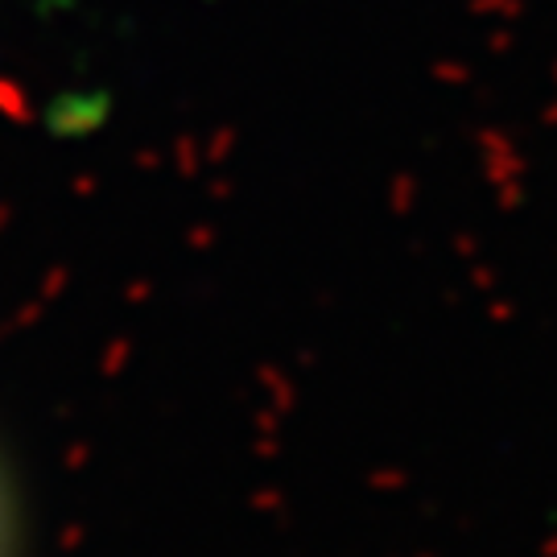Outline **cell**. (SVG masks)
I'll list each match as a JSON object with an SVG mask.
<instances>
[{
  "instance_id": "1",
  "label": "cell",
  "mask_w": 557,
  "mask_h": 557,
  "mask_svg": "<svg viewBox=\"0 0 557 557\" xmlns=\"http://www.w3.org/2000/svg\"><path fill=\"white\" fill-rule=\"evenodd\" d=\"M0 557H4V517H0Z\"/></svg>"
}]
</instances>
